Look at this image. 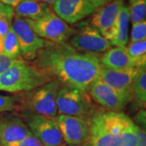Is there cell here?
Listing matches in <instances>:
<instances>
[{"instance_id":"obj_10","label":"cell","mask_w":146,"mask_h":146,"mask_svg":"<svg viewBox=\"0 0 146 146\" xmlns=\"http://www.w3.org/2000/svg\"><path fill=\"white\" fill-rule=\"evenodd\" d=\"M67 145H76L90 141V127L88 119L58 115L54 119Z\"/></svg>"},{"instance_id":"obj_22","label":"cell","mask_w":146,"mask_h":146,"mask_svg":"<svg viewBox=\"0 0 146 146\" xmlns=\"http://www.w3.org/2000/svg\"><path fill=\"white\" fill-rule=\"evenodd\" d=\"M129 17L132 24L145 21L146 0H132L129 2Z\"/></svg>"},{"instance_id":"obj_15","label":"cell","mask_w":146,"mask_h":146,"mask_svg":"<svg viewBox=\"0 0 146 146\" xmlns=\"http://www.w3.org/2000/svg\"><path fill=\"white\" fill-rule=\"evenodd\" d=\"M88 94L104 109L111 112H120L126 107L128 102L107 84L98 79L89 87Z\"/></svg>"},{"instance_id":"obj_31","label":"cell","mask_w":146,"mask_h":146,"mask_svg":"<svg viewBox=\"0 0 146 146\" xmlns=\"http://www.w3.org/2000/svg\"><path fill=\"white\" fill-rule=\"evenodd\" d=\"M88 1L92 5L94 6V7L95 9H97V8L100 7L108 3L111 0H88Z\"/></svg>"},{"instance_id":"obj_23","label":"cell","mask_w":146,"mask_h":146,"mask_svg":"<svg viewBox=\"0 0 146 146\" xmlns=\"http://www.w3.org/2000/svg\"><path fill=\"white\" fill-rule=\"evenodd\" d=\"M22 106L23 104L20 103V100L15 97L0 94V113L14 111L21 109Z\"/></svg>"},{"instance_id":"obj_12","label":"cell","mask_w":146,"mask_h":146,"mask_svg":"<svg viewBox=\"0 0 146 146\" xmlns=\"http://www.w3.org/2000/svg\"><path fill=\"white\" fill-rule=\"evenodd\" d=\"M139 68H131L122 70L102 68L98 79L130 102L133 99L132 84L138 74Z\"/></svg>"},{"instance_id":"obj_6","label":"cell","mask_w":146,"mask_h":146,"mask_svg":"<svg viewBox=\"0 0 146 146\" xmlns=\"http://www.w3.org/2000/svg\"><path fill=\"white\" fill-rule=\"evenodd\" d=\"M75 29L76 33L69 39V44L80 52L98 55L113 46L89 21H81Z\"/></svg>"},{"instance_id":"obj_29","label":"cell","mask_w":146,"mask_h":146,"mask_svg":"<svg viewBox=\"0 0 146 146\" xmlns=\"http://www.w3.org/2000/svg\"><path fill=\"white\" fill-rule=\"evenodd\" d=\"M136 146H146L145 129L136 126Z\"/></svg>"},{"instance_id":"obj_2","label":"cell","mask_w":146,"mask_h":146,"mask_svg":"<svg viewBox=\"0 0 146 146\" xmlns=\"http://www.w3.org/2000/svg\"><path fill=\"white\" fill-rule=\"evenodd\" d=\"M93 146H136V125L121 112H94L89 119Z\"/></svg>"},{"instance_id":"obj_9","label":"cell","mask_w":146,"mask_h":146,"mask_svg":"<svg viewBox=\"0 0 146 146\" xmlns=\"http://www.w3.org/2000/svg\"><path fill=\"white\" fill-rule=\"evenodd\" d=\"M12 20L11 28L18 40L21 58L26 61H33L46 41L37 36L24 19L14 16Z\"/></svg>"},{"instance_id":"obj_27","label":"cell","mask_w":146,"mask_h":146,"mask_svg":"<svg viewBox=\"0 0 146 146\" xmlns=\"http://www.w3.org/2000/svg\"><path fill=\"white\" fill-rule=\"evenodd\" d=\"M13 17H14V8L0 2V19L2 18L13 19Z\"/></svg>"},{"instance_id":"obj_36","label":"cell","mask_w":146,"mask_h":146,"mask_svg":"<svg viewBox=\"0 0 146 146\" xmlns=\"http://www.w3.org/2000/svg\"><path fill=\"white\" fill-rule=\"evenodd\" d=\"M60 146H66V145H64V144H63V145H60Z\"/></svg>"},{"instance_id":"obj_17","label":"cell","mask_w":146,"mask_h":146,"mask_svg":"<svg viewBox=\"0 0 146 146\" xmlns=\"http://www.w3.org/2000/svg\"><path fill=\"white\" fill-rule=\"evenodd\" d=\"M51 11L50 6L36 0H22L14 9V16L25 20H36Z\"/></svg>"},{"instance_id":"obj_5","label":"cell","mask_w":146,"mask_h":146,"mask_svg":"<svg viewBox=\"0 0 146 146\" xmlns=\"http://www.w3.org/2000/svg\"><path fill=\"white\" fill-rule=\"evenodd\" d=\"M25 21L37 36L55 44L68 42L76 33L75 28L69 26L52 11L39 19Z\"/></svg>"},{"instance_id":"obj_32","label":"cell","mask_w":146,"mask_h":146,"mask_svg":"<svg viewBox=\"0 0 146 146\" xmlns=\"http://www.w3.org/2000/svg\"><path fill=\"white\" fill-rule=\"evenodd\" d=\"M22 0H0L1 3H4L6 5L11 7H16V6L18 5L21 3Z\"/></svg>"},{"instance_id":"obj_18","label":"cell","mask_w":146,"mask_h":146,"mask_svg":"<svg viewBox=\"0 0 146 146\" xmlns=\"http://www.w3.org/2000/svg\"><path fill=\"white\" fill-rule=\"evenodd\" d=\"M129 9L128 7L123 3L120 8L119 15L115 24V36L111 44L115 46L127 47L128 43V33H129Z\"/></svg>"},{"instance_id":"obj_35","label":"cell","mask_w":146,"mask_h":146,"mask_svg":"<svg viewBox=\"0 0 146 146\" xmlns=\"http://www.w3.org/2000/svg\"><path fill=\"white\" fill-rule=\"evenodd\" d=\"M3 38L0 36V54L3 53Z\"/></svg>"},{"instance_id":"obj_24","label":"cell","mask_w":146,"mask_h":146,"mask_svg":"<svg viewBox=\"0 0 146 146\" xmlns=\"http://www.w3.org/2000/svg\"><path fill=\"white\" fill-rule=\"evenodd\" d=\"M146 39V21L132 24L131 32V42H140Z\"/></svg>"},{"instance_id":"obj_25","label":"cell","mask_w":146,"mask_h":146,"mask_svg":"<svg viewBox=\"0 0 146 146\" xmlns=\"http://www.w3.org/2000/svg\"><path fill=\"white\" fill-rule=\"evenodd\" d=\"M21 58H11L3 54H0V75L7 71L13 64L18 62Z\"/></svg>"},{"instance_id":"obj_30","label":"cell","mask_w":146,"mask_h":146,"mask_svg":"<svg viewBox=\"0 0 146 146\" xmlns=\"http://www.w3.org/2000/svg\"><path fill=\"white\" fill-rule=\"evenodd\" d=\"M136 120V124L137 127L145 129V120H146V115H145V110H141L138 112V114L135 117Z\"/></svg>"},{"instance_id":"obj_1","label":"cell","mask_w":146,"mask_h":146,"mask_svg":"<svg viewBox=\"0 0 146 146\" xmlns=\"http://www.w3.org/2000/svg\"><path fill=\"white\" fill-rule=\"evenodd\" d=\"M32 63L52 80L84 94L99 78L102 69L99 55L80 52L68 42L55 44L46 41Z\"/></svg>"},{"instance_id":"obj_13","label":"cell","mask_w":146,"mask_h":146,"mask_svg":"<svg viewBox=\"0 0 146 146\" xmlns=\"http://www.w3.org/2000/svg\"><path fill=\"white\" fill-rule=\"evenodd\" d=\"M53 9L54 13L68 25L82 21L96 10L88 0H55Z\"/></svg>"},{"instance_id":"obj_28","label":"cell","mask_w":146,"mask_h":146,"mask_svg":"<svg viewBox=\"0 0 146 146\" xmlns=\"http://www.w3.org/2000/svg\"><path fill=\"white\" fill-rule=\"evenodd\" d=\"M15 146H43L41 144V142L36 139V137L33 136V134H29L25 138L23 141H21L20 143H18Z\"/></svg>"},{"instance_id":"obj_26","label":"cell","mask_w":146,"mask_h":146,"mask_svg":"<svg viewBox=\"0 0 146 146\" xmlns=\"http://www.w3.org/2000/svg\"><path fill=\"white\" fill-rule=\"evenodd\" d=\"M12 19L9 18H2L0 19V36L4 38L10 30L11 27Z\"/></svg>"},{"instance_id":"obj_8","label":"cell","mask_w":146,"mask_h":146,"mask_svg":"<svg viewBox=\"0 0 146 146\" xmlns=\"http://www.w3.org/2000/svg\"><path fill=\"white\" fill-rule=\"evenodd\" d=\"M33 136L43 146H60L63 144L61 132L54 119L26 112L22 115Z\"/></svg>"},{"instance_id":"obj_21","label":"cell","mask_w":146,"mask_h":146,"mask_svg":"<svg viewBox=\"0 0 146 146\" xmlns=\"http://www.w3.org/2000/svg\"><path fill=\"white\" fill-rule=\"evenodd\" d=\"M127 50L136 63L137 68L146 65V40L140 42H130Z\"/></svg>"},{"instance_id":"obj_3","label":"cell","mask_w":146,"mask_h":146,"mask_svg":"<svg viewBox=\"0 0 146 146\" xmlns=\"http://www.w3.org/2000/svg\"><path fill=\"white\" fill-rule=\"evenodd\" d=\"M51 80H54L46 72L21 58L0 75V91L31 92Z\"/></svg>"},{"instance_id":"obj_11","label":"cell","mask_w":146,"mask_h":146,"mask_svg":"<svg viewBox=\"0 0 146 146\" xmlns=\"http://www.w3.org/2000/svg\"><path fill=\"white\" fill-rule=\"evenodd\" d=\"M123 3V0H111L108 3L97 8L89 19V23L110 42L115 38L116 20Z\"/></svg>"},{"instance_id":"obj_34","label":"cell","mask_w":146,"mask_h":146,"mask_svg":"<svg viewBox=\"0 0 146 146\" xmlns=\"http://www.w3.org/2000/svg\"><path fill=\"white\" fill-rule=\"evenodd\" d=\"M36 1H39V2H42V3H46V4H53L54 3V2L55 1V0H36Z\"/></svg>"},{"instance_id":"obj_7","label":"cell","mask_w":146,"mask_h":146,"mask_svg":"<svg viewBox=\"0 0 146 146\" xmlns=\"http://www.w3.org/2000/svg\"><path fill=\"white\" fill-rule=\"evenodd\" d=\"M56 106L58 115L77 116L89 119L94 114L87 94L63 84L58 91Z\"/></svg>"},{"instance_id":"obj_4","label":"cell","mask_w":146,"mask_h":146,"mask_svg":"<svg viewBox=\"0 0 146 146\" xmlns=\"http://www.w3.org/2000/svg\"><path fill=\"white\" fill-rule=\"evenodd\" d=\"M60 86L61 84L54 80L29 92L23 103L29 110L26 112L54 119L58 115L56 98Z\"/></svg>"},{"instance_id":"obj_20","label":"cell","mask_w":146,"mask_h":146,"mask_svg":"<svg viewBox=\"0 0 146 146\" xmlns=\"http://www.w3.org/2000/svg\"><path fill=\"white\" fill-rule=\"evenodd\" d=\"M2 54L11 58H21V49L18 43V40L11 27L7 34L3 38V49Z\"/></svg>"},{"instance_id":"obj_33","label":"cell","mask_w":146,"mask_h":146,"mask_svg":"<svg viewBox=\"0 0 146 146\" xmlns=\"http://www.w3.org/2000/svg\"><path fill=\"white\" fill-rule=\"evenodd\" d=\"M66 146H93L90 141H85V142H83V143H80V144H76V145H68Z\"/></svg>"},{"instance_id":"obj_16","label":"cell","mask_w":146,"mask_h":146,"mask_svg":"<svg viewBox=\"0 0 146 146\" xmlns=\"http://www.w3.org/2000/svg\"><path fill=\"white\" fill-rule=\"evenodd\" d=\"M102 68L110 70H122L137 68L135 60L127 53L126 47L115 46L110 48L100 56Z\"/></svg>"},{"instance_id":"obj_19","label":"cell","mask_w":146,"mask_h":146,"mask_svg":"<svg viewBox=\"0 0 146 146\" xmlns=\"http://www.w3.org/2000/svg\"><path fill=\"white\" fill-rule=\"evenodd\" d=\"M133 98L141 106H145L146 102V67L139 68V72L134 82L132 84Z\"/></svg>"},{"instance_id":"obj_37","label":"cell","mask_w":146,"mask_h":146,"mask_svg":"<svg viewBox=\"0 0 146 146\" xmlns=\"http://www.w3.org/2000/svg\"><path fill=\"white\" fill-rule=\"evenodd\" d=\"M128 1H129V2H131V1H132V0H128Z\"/></svg>"},{"instance_id":"obj_14","label":"cell","mask_w":146,"mask_h":146,"mask_svg":"<svg viewBox=\"0 0 146 146\" xmlns=\"http://www.w3.org/2000/svg\"><path fill=\"white\" fill-rule=\"evenodd\" d=\"M31 134L24 119L13 114L0 115V146H15Z\"/></svg>"}]
</instances>
